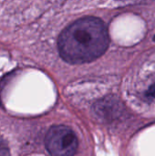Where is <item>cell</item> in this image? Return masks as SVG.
<instances>
[{
    "instance_id": "1",
    "label": "cell",
    "mask_w": 155,
    "mask_h": 156,
    "mask_svg": "<svg viewBox=\"0 0 155 156\" xmlns=\"http://www.w3.org/2000/svg\"><path fill=\"white\" fill-rule=\"evenodd\" d=\"M109 43L105 24L97 17L86 16L62 31L58 38V51L67 62L83 64L101 56Z\"/></svg>"
},
{
    "instance_id": "2",
    "label": "cell",
    "mask_w": 155,
    "mask_h": 156,
    "mask_svg": "<svg viewBox=\"0 0 155 156\" xmlns=\"http://www.w3.org/2000/svg\"><path fill=\"white\" fill-rule=\"evenodd\" d=\"M45 145L51 156H74L79 147V140L71 128L54 125L46 135Z\"/></svg>"
},
{
    "instance_id": "3",
    "label": "cell",
    "mask_w": 155,
    "mask_h": 156,
    "mask_svg": "<svg viewBox=\"0 0 155 156\" xmlns=\"http://www.w3.org/2000/svg\"><path fill=\"white\" fill-rule=\"evenodd\" d=\"M97 115L104 121H112L118 119L123 114L124 109L121 102L115 99H104L95 104Z\"/></svg>"
},
{
    "instance_id": "4",
    "label": "cell",
    "mask_w": 155,
    "mask_h": 156,
    "mask_svg": "<svg viewBox=\"0 0 155 156\" xmlns=\"http://www.w3.org/2000/svg\"><path fill=\"white\" fill-rule=\"evenodd\" d=\"M0 156H10L9 148L5 141L0 139Z\"/></svg>"
},
{
    "instance_id": "5",
    "label": "cell",
    "mask_w": 155,
    "mask_h": 156,
    "mask_svg": "<svg viewBox=\"0 0 155 156\" xmlns=\"http://www.w3.org/2000/svg\"><path fill=\"white\" fill-rule=\"evenodd\" d=\"M146 95L149 98H155V82L149 88L148 91L146 92Z\"/></svg>"
},
{
    "instance_id": "6",
    "label": "cell",
    "mask_w": 155,
    "mask_h": 156,
    "mask_svg": "<svg viewBox=\"0 0 155 156\" xmlns=\"http://www.w3.org/2000/svg\"><path fill=\"white\" fill-rule=\"evenodd\" d=\"M0 106H1V97H0Z\"/></svg>"
},
{
    "instance_id": "7",
    "label": "cell",
    "mask_w": 155,
    "mask_h": 156,
    "mask_svg": "<svg viewBox=\"0 0 155 156\" xmlns=\"http://www.w3.org/2000/svg\"><path fill=\"white\" fill-rule=\"evenodd\" d=\"M154 39H155V37H154Z\"/></svg>"
}]
</instances>
